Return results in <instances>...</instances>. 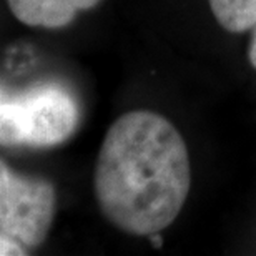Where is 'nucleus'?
Listing matches in <instances>:
<instances>
[{"label":"nucleus","instance_id":"nucleus-1","mask_svg":"<svg viewBox=\"0 0 256 256\" xmlns=\"http://www.w3.org/2000/svg\"><path fill=\"white\" fill-rule=\"evenodd\" d=\"M192 186L185 140L172 122L146 110L108 128L95 166V196L122 232L152 236L175 222Z\"/></svg>","mask_w":256,"mask_h":256},{"label":"nucleus","instance_id":"nucleus-2","mask_svg":"<svg viewBox=\"0 0 256 256\" xmlns=\"http://www.w3.org/2000/svg\"><path fill=\"white\" fill-rule=\"evenodd\" d=\"M0 135L4 145L52 146L75 132L78 106L62 86L45 85L17 96H2Z\"/></svg>","mask_w":256,"mask_h":256},{"label":"nucleus","instance_id":"nucleus-3","mask_svg":"<svg viewBox=\"0 0 256 256\" xmlns=\"http://www.w3.org/2000/svg\"><path fill=\"white\" fill-rule=\"evenodd\" d=\"M57 193L45 178L14 173L0 165V234L12 238L27 250L37 248L52 226Z\"/></svg>","mask_w":256,"mask_h":256},{"label":"nucleus","instance_id":"nucleus-4","mask_svg":"<svg viewBox=\"0 0 256 256\" xmlns=\"http://www.w3.org/2000/svg\"><path fill=\"white\" fill-rule=\"evenodd\" d=\"M100 0H8L12 14L25 25L60 28L68 25L78 10L94 8Z\"/></svg>","mask_w":256,"mask_h":256},{"label":"nucleus","instance_id":"nucleus-5","mask_svg":"<svg viewBox=\"0 0 256 256\" xmlns=\"http://www.w3.org/2000/svg\"><path fill=\"white\" fill-rule=\"evenodd\" d=\"M216 22L232 34H243L256 24V0H208Z\"/></svg>","mask_w":256,"mask_h":256},{"label":"nucleus","instance_id":"nucleus-6","mask_svg":"<svg viewBox=\"0 0 256 256\" xmlns=\"http://www.w3.org/2000/svg\"><path fill=\"white\" fill-rule=\"evenodd\" d=\"M24 244H20L18 242H15L12 238L7 236H0V254H27V252H24Z\"/></svg>","mask_w":256,"mask_h":256},{"label":"nucleus","instance_id":"nucleus-7","mask_svg":"<svg viewBox=\"0 0 256 256\" xmlns=\"http://www.w3.org/2000/svg\"><path fill=\"white\" fill-rule=\"evenodd\" d=\"M248 57H250V62H252V65L256 68V24L253 27V37H252V42H250Z\"/></svg>","mask_w":256,"mask_h":256}]
</instances>
